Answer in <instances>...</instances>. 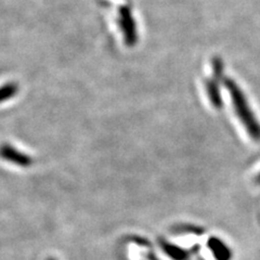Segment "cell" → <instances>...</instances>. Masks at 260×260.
<instances>
[{
	"label": "cell",
	"mask_w": 260,
	"mask_h": 260,
	"mask_svg": "<svg viewBox=\"0 0 260 260\" xmlns=\"http://www.w3.org/2000/svg\"><path fill=\"white\" fill-rule=\"evenodd\" d=\"M257 180H258V182H259V183H260V175H259V176H258V178H257Z\"/></svg>",
	"instance_id": "obj_9"
},
{
	"label": "cell",
	"mask_w": 260,
	"mask_h": 260,
	"mask_svg": "<svg viewBox=\"0 0 260 260\" xmlns=\"http://www.w3.org/2000/svg\"><path fill=\"white\" fill-rule=\"evenodd\" d=\"M205 88L206 92L209 98V100L213 104V107L216 109H221L222 107V98L220 93V88H219V80L214 77L211 79L205 80Z\"/></svg>",
	"instance_id": "obj_5"
},
{
	"label": "cell",
	"mask_w": 260,
	"mask_h": 260,
	"mask_svg": "<svg viewBox=\"0 0 260 260\" xmlns=\"http://www.w3.org/2000/svg\"><path fill=\"white\" fill-rule=\"evenodd\" d=\"M20 88L16 83H7L0 87V103H4L8 100H11L19 93Z\"/></svg>",
	"instance_id": "obj_7"
},
{
	"label": "cell",
	"mask_w": 260,
	"mask_h": 260,
	"mask_svg": "<svg viewBox=\"0 0 260 260\" xmlns=\"http://www.w3.org/2000/svg\"><path fill=\"white\" fill-rule=\"evenodd\" d=\"M47 260H56V259H55V258H53V257H48V258H47Z\"/></svg>",
	"instance_id": "obj_8"
},
{
	"label": "cell",
	"mask_w": 260,
	"mask_h": 260,
	"mask_svg": "<svg viewBox=\"0 0 260 260\" xmlns=\"http://www.w3.org/2000/svg\"><path fill=\"white\" fill-rule=\"evenodd\" d=\"M223 84L230 94L235 114L245 127L248 135L255 141H260V123L255 116L253 110L250 109L245 93L242 91L240 86L231 78H223Z\"/></svg>",
	"instance_id": "obj_1"
},
{
	"label": "cell",
	"mask_w": 260,
	"mask_h": 260,
	"mask_svg": "<svg viewBox=\"0 0 260 260\" xmlns=\"http://www.w3.org/2000/svg\"><path fill=\"white\" fill-rule=\"evenodd\" d=\"M207 246L211 250V254H213L216 260H231V249L221 240L210 238L207 242Z\"/></svg>",
	"instance_id": "obj_4"
},
{
	"label": "cell",
	"mask_w": 260,
	"mask_h": 260,
	"mask_svg": "<svg viewBox=\"0 0 260 260\" xmlns=\"http://www.w3.org/2000/svg\"><path fill=\"white\" fill-rule=\"evenodd\" d=\"M117 23L125 45L130 48L135 47L139 40V32H138L137 22L133 14V10L129 6L124 5L119 7L117 12Z\"/></svg>",
	"instance_id": "obj_2"
},
{
	"label": "cell",
	"mask_w": 260,
	"mask_h": 260,
	"mask_svg": "<svg viewBox=\"0 0 260 260\" xmlns=\"http://www.w3.org/2000/svg\"><path fill=\"white\" fill-rule=\"evenodd\" d=\"M160 246L162 250H164V253H166L174 260H188L189 258V254L186 253L185 250L181 249L180 247H178L176 245H173V244H170L166 241H161Z\"/></svg>",
	"instance_id": "obj_6"
},
{
	"label": "cell",
	"mask_w": 260,
	"mask_h": 260,
	"mask_svg": "<svg viewBox=\"0 0 260 260\" xmlns=\"http://www.w3.org/2000/svg\"><path fill=\"white\" fill-rule=\"evenodd\" d=\"M0 157L11 162V164L24 168L30 167L32 165V162H34V160H32V158L28 154L21 152L20 150L15 149L14 146L10 144L0 145Z\"/></svg>",
	"instance_id": "obj_3"
}]
</instances>
